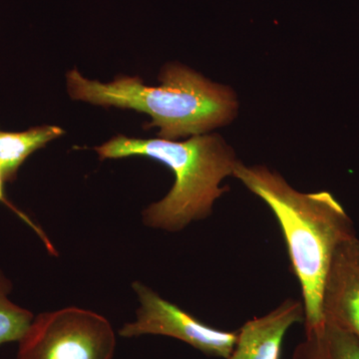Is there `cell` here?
Instances as JSON below:
<instances>
[{
	"label": "cell",
	"mask_w": 359,
	"mask_h": 359,
	"mask_svg": "<svg viewBox=\"0 0 359 359\" xmlns=\"http://www.w3.org/2000/svg\"><path fill=\"white\" fill-rule=\"evenodd\" d=\"M6 183V179H4V172H2L1 167H0V203L6 205L9 210L15 212L16 216H18V218L22 219L27 226H29L30 228L35 231V233L39 236L40 240L42 241V243H43L45 247H46L49 254L52 255V256H57V252H56L55 248L53 247L50 240L47 237V235L44 233L43 230L40 229V226H37V224H35L34 222H33L32 219L25 214V212L21 211V210L18 209L13 203H11V201L7 199L6 191H4V184Z\"/></svg>",
	"instance_id": "obj_11"
},
{
	"label": "cell",
	"mask_w": 359,
	"mask_h": 359,
	"mask_svg": "<svg viewBox=\"0 0 359 359\" xmlns=\"http://www.w3.org/2000/svg\"><path fill=\"white\" fill-rule=\"evenodd\" d=\"M138 297L136 318L125 323L120 337L163 335L181 340L212 358H230L238 339L237 332H226L205 325L141 282L133 283Z\"/></svg>",
	"instance_id": "obj_5"
},
{
	"label": "cell",
	"mask_w": 359,
	"mask_h": 359,
	"mask_svg": "<svg viewBox=\"0 0 359 359\" xmlns=\"http://www.w3.org/2000/svg\"><path fill=\"white\" fill-rule=\"evenodd\" d=\"M95 151L101 160L143 156L173 171V188L143 212L146 226L168 231H182L191 222L209 217L215 201L226 192L219 184L233 176L240 162L218 135H197L184 142L118 135Z\"/></svg>",
	"instance_id": "obj_3"
},
{
	"label": "cell",
	"mask_w": 359,
	"mask_h": 359,
	"mask_svg": "<svg viewBox=\"0 0 359 359\" xmlns=\"http://www.w3.org/2000/svg\"><path fill=\"white\" fill-rule=\"evenodd\" d=\"M13 283L0 271V346L20 341L32 325L34 316L8 299Z\"/></svg>",
	"instance_id": "obj_10"
},
{
	"label": "cell",
	"mask_w": 359,
	"mask_h": 359,
	"mask_svg": "<svg viewBox=\"0 0 359 359\" xmlns=\"http://www.w3.org/2000/svg\"><path fill=\"white\" fill-rule=\"evenodd\" d=\"M233 176L269 205L282 229L290 269L301 285L306 332L325 323L323 295L337 250L356 237L353 221L327 191L301 193L276 172L238 162Z\"/></svg>",
	"instance_id": "obj_1"
},
{
	"label": "cell",
	"mask_w": 359,
	"mask_h": 359,
	"mask_svg": "<svg viewBox=\"0 0 359 359\" xmlns=\"http://www.w3.org/2000/svg\"><path fill=\"white\" fill-rule=\"evenodd\" d=\"M66 79L71 98L145 113L153 120L149 127L160 128V138L166 140L205 134L233 120L238 109L230 88L178 65L166 66L161 73L162 85L156 87L128 76L102 83L76 69L70 70Z\"/></svg>",
	"instance_id": "obj_2"
},
{
	"label": "cell",
	"mask_w": 359,
	"mask_h": 359,
	"mask_svg": "<svg viewBox=\"0 0 359 359\" xmlns=\"http://www.w3.org/2000/svg\"><path fill=\"white\" fill-rule=\"evenodd\" d=\"M65 134L57 126H37L22 132L0 130V167L7 182L16 179L26 159L47 143Z\"/></svg>",
	"instance_id": "obj_9"
},
{
	"label": "cell",
	"mask_w": 359,
	"mask_h": 359,
	"mask_svg": "<svg viewBox=\"0 0 359 359\" xmlns=\"http://www.w3.org/2000/svg\"><path fill=\"white\" fill-rule=\"evenodd\" d=\"M304 323V304L289 299L262 318L247 321L229 359H280L283 339L292 325Z\"/></svg>",
	"instance_id": "obj_7"
},
{
	"label": "cell",
	"mask_w": 359,
	"mask_h": 359,
	"mask_svg": "<svg viewBox=\"0 0 359 359\" xmlns=\"http://www.w3.org/2000/svg\"><path fill=\"white\" fill-rule=\"evenodd\" d=\"M325 320L359 339V238H351L335 252L323 295Z\"/></svg>",
	"instance_id": "obj_6"
},
{
	"label": "cell",
	"mask_w": 359,
	"mask_h": 359,
	"mask_svg": "<svg viewBox=\"0 0 359 359\" xmlns=\"http://www.w3.org/2000/svg\"><path fill=\"white\" fill-rule=\"evenodd\" d=\"M18 344L16 359H113L116 335L101 314L72 306L40 313Z\"/></svg>",
	"instance_id": "obj_4"
},
{
	"label": "cell",
	"mask_w": 359,
	"mask_h": 359,
	"mask_svg": "<svg viewBox=\"0 0 359 359\" xmlns=\"http://www.w3.org/2000/svg\"><path fill=\"white\" fill-rule=\"evenodd\" d=\"M292 359H359V339L330 321L306 332Z\"/></svg>",
	"instance_id": "obj_8"
}]
</instances>
